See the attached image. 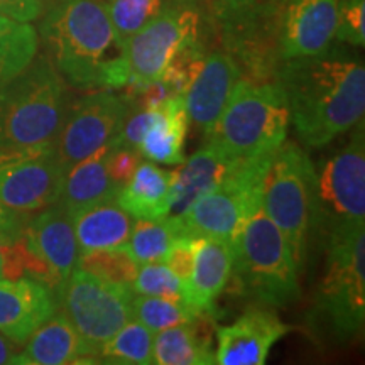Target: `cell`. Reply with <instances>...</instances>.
<instances>
[{
    "mask_svg": "<svg viewBox=\"0 0 365 365\" xmlns=\"http://www.w3.org/2000/svg\"><path fill=\"white\" fill-rule=\"evenodd\" d=\"M212 27L244 78L274 81L281 66L279 0H210Z\"/></svg>",
    "mask_w": 365,
    "mask_h": 365,
    "instance_id": "8",
    "label": "cell"
},
{
    "mask_svg": "<svg viewBox=\"0 0 365 365\" xmlns=\"http://www.w3.org/2000/svg\"><path fill=\"white\" fill-rule=\"evenodd\" d=\"M12 364L21 365H66L98 364L78 331L65 314L54 313L29 339L24 350L16 355Z\"/></svg>",
    "mask_w": 365,
    "mask_h": 365,
    "instance_id": "21",
    "label": "cell"
},
{
    "mask_svg": "<svg viewBox=\"0 0 365 365\" xmlns=\"http://www.w3.org/2000/svg\"><path fill=\"white\" fill-rule=\"evenodd\" d=\"M76 267L83 269V271L97 277H102V279L129 286L135 279L137 269H139L125 245L124 247L95 250V252L80 255Z\"/></svg>",
    "mask_w": 365,
    "mask_h": 365,
    "instance_id": "33",
    "label": "cell"
},
{
    "mask_svg": "<svg viewBox=\"0 0 365 365\" xmlns=\"http://www.w3.org/2000/svg\"><path fill=\"white\" fill-rule=\"evenodd\" d=\"M274 153L240 159L220 185L175 217L185 237L232 240L262 202V185Z\"/></svg>",
    "mask_w": 365,
    "mask_h": 365,
    "instance_id": "9",
    "label": "cell"
},
{
    "mask_svg": "<svg viewBox=\"0 0 365 365\" xmlns=\"http://www.w3.org/2000/svg\"><path fill=\"white\" fill-rule=\"evenodd\" d=\"M154 333L139 322H127L100 349V362L149 365L153 362Z\"/></svg>",
    "mask_w": 365,
    "mask_h": 365,
    "instance_id": "30",
    "label": "cell"
},
{
    "mask_svg": "<svg viewBox=\"0 0 365 365\" xmlns=\"http://www.w3.org/2000/svg\"><path fill=\"white\" fill-rule=\"evenodd\" d=\"M335 41L354 48L365 44V0H336Z\"/></svg>",
    "mask_w": 365,
    "mask_h": 365,
    "instance_id": "36",
    "label": "cell"
},
{
    "mask_svg": "<svg viewBox=\"0 0 365 365\" xmlns=\"http://www.w3.org/2000/svg\"><path fill=\"white\" fill-rule=\"evenodd\" d=\"M323 279L308 313L314 335L336 344L357 340L365 323V225L327 237Z\"/></svg>",
    "mask_w": 365,
    "mask_h": 365,
    "instance_id": "3",
    "label": "cell"
},
{
    "mask_svg": "<svg viewBox=\"0 0 365 365\" xmlns=\"http://www.w3.org/2000/svg\"><path fill=\"white\" fill-rule=\"evenodd\" d=\"M48 59L78 90L124 88L129 83L124 44L103 0H58L41 24Z\"/></svg>",
    "mask_w": 365,
    "mask_h": 365,
    "instance_id": "2",
    "label": "cell"
},
{
    "mask_svg": "<svg viewBox=\"0 0 365 365\" xmlns=\"http://www.w3.org/2000/svg\"><path fill=\"white\" fill-rule=\"evenodd\" d=\"M56 294L63 314L100 362L105 341L132 319V287L75 267Z\"/></svg>",
    "mask_w": 365,
    "mask_h": 365,
    "instance_id": "11",
    "label": "cell"
},
{
    "mask_svg": "<svg viewBox=\"0 0 365 365\" xmlns=\"http://www.w3.org/2000/svg\"><path fill=\"white\" fill-rule=\"evenodd\" d=\"M207 39H196L185 44L168 63L163 71L161 80L170 86L173 95H185L190 88L191 81L202 70L205 58H207Z\"/></svg>",
    "mask_w": 365,
    "mask_h": 365,
    "instance_id": "35",
    "label": "cell"
},
{
    "mask_svg": "<svg viewBox=\"0 0 365 365\" xmlns=\"http://www.w3.org/2000/svg\"><path fill=\"white\" fill-rule=\"evenodd\" d=\"M140 161H143V156L137 149L112 144L107 153V170L118 188L129 182Z\"/></svg>",
    "mask_w": 365,
    "mask_h": 365,
    "instance_id": "40",
    "label": "cell"
},
{
    "mask_svg": "<svg viewBox=\"0 0 365 365\" xmlns=\"http://www.w3.org/2000/svg\"><path fill=\"white\" fill-rule=\"evenodd\" d=\"M359 225H365L364 120L354 127L349 143L317 168L314 182L313 228L322 230L325 240Z\"/></svg>",
    "mask_w": 365,
    "mask_h": 365,
    "instance_id": "10",
    "label": "cell"
},
{
    "mask_svg": "<svg viewBox=\"0 0 365 365\" xmlns=\"http://www.w3.org/2000/svg\"><path fill=\"white\" fill-rule=\"evenodd\" d=\"M317 168L303 148L282 143L274 150L262 185L261 208L284 235L303 271L314 220Z\"/></svg>",
    "mask_w": 365,
    "mask_h": 365,
    "instance_id": "7",
    "label": "cell"
},
{
    "mask_svg": "<svg viewBox=\"0 0 365 365\" xmlns=\"http://www.w3.org/2000/svg\"><path fill=\"white\" fill-rule=\"evenodd\" d=\"M289 129V107L277 81L240 78L235 90L207 134V144L227 156L245 159L274 153Z\"/></svg>",
    "mask_w": 365,
    "mask_h": 365,
    "instance_id": "6",
    "label": "cell"
},
{
    "mask_svg": "<svg viewBox=\"0 0 365 365\" xmlns=\"http://www.w3.org/2000/svg\"><path fill=\"white\" fill-rule=\"evenodd\" d=\"M279 2H281V4H282V2H284V0H279Z\"/></svg>",
    "mask_w": 365,
    "mask_h": 365,
    "instance_id": "44",
    "label": "cell"
},
{
    "mask_svg": "<svg viewBox=\"0 0 365 365\" xmlns=\"http://www.w3.org/2000/svg\"><path fill=\"white\" fill-rule=\"evenodd\" d=\"M188 0H103L117 38L122 44L164 11Z\"/></svg>",
    "mask_w": 365,
    "mask_h": 365,
    "instance_id": "31",
    "label": "cell"
},
{
    "mask_svg": "<svg viewBox=\"0 0 365 365\" xmlns=\"http://www.w3.org/2000/svg\"><path fill=\"white\" fill-rule=\"evenodd\" d=\"M240 78V66L225 49L207 54L202 70L182 95L188 118L205 135L217 124Z\"/></svg>",
    "mask_w": 365,
    "mask_h": 365,
    "instance_id": "18",
    "label": "cell"
},
{
    "mask_svg": "<svg viewBox=\"0 0 365 365\" xmlns=\"http://www.w3.org/2000/svg\"><path fill=\"white\" fill-rule=\"evenodd\" d=\"M239 161L240 159L227 156L212 144H205L190 159H185L181 168L173 171L175 185L170 215L178 217L185 213L195 202L220 185Z\"/></svg>",
    "mask_w": 365,
    "mask_h": 365,
    "instance_id": "22",
    "label": "cell"
},
{
    "mask_svg": "<svg viewBox=\"0 0 365 365\" xmlns=\"http://www.w3.org/2000/svg\"><path fill=\"white\" fill-rule=\"evenodd\" d=\"M63 175L54 144L0 148V203L19 213L58 202Z\"/></svg>",
    "mask_w": 365,
    "mask_h": 365,
    "instance_id": "14",
    "label": "cell"
},
{
    "mask_svg": "<svg viewBox=\"0 0 365 365\" xmlns=\"http://www.w3.org/2000/svg\"><path fill=\"white\" fill-rule=\"evenodd\" d=\"M22 213L14 212V210L7 208L6 205L0 203V230L9 232V234L21 235L22 234Z\"/></svg>",
    "mask_w": 365,
    "mask_h": 365,
    "instance_id": "42",
    "label": "cell"
},
{
    "mask_svg": "<svg viewBox=\"0 0 365 365\" xmlns=\"http://www.w3.org/2000/svg\"><path fill=\"white\" fill-rule=\"evenodd\" d=\"M130 287L137 294L159 296L178 303H186V284L161 261L140 264Z\"/></svg>",
    "mask_w": 365,
    "mask_h": 365,
    "instance_id": "34",
    "label": "cell"
},
{
    "mask_svg": "<svg viewBox=\"0 0 365 365\" xmlns=\"http://www.w3.org/2000/svg\"><path fill=\"white\" fill-rule=\"evenodd\" d=\"M129 113L125 95L93 91L71 103L65 124L54 140V150L66 175L75 164L117 140Z\"/></svg>",
    "mask_w": 365,
    "mask_h": 365,
    "instance_id": "13",
    "label": "cell"
},
{
    "mask_svg": "<svg viewBox=\"0 0 365 365\" xmlns=\"http://www.w3.org/2000/svg\"><path fill=\"white\" fill-rule=\"evenodd\" d=\"M71 222L80 255H83L95 250L124 247L129 242L135 218L127 213L117 200H112L81 210L71 217Z\"/></svg>",
    "mask_w": 365,
    "mask_h": 365,
    "instance_id": "26",
    "label": "cell"
},
{
    "mask_svg": "<svg viewBox=\"0 0 365 365\" xmlns=\"http://www.w3.org/2000/svg\"><path fill=\"white\" fill-rule=\"evenodd\" d=\"M21 239L27 276L58 293L80 257L71 217L58 203L49 205L22 228Z\"/></svg>",
    "mask_w": 365,
    "mask_h": 365,
    "instance_id": "15",
    "label": "cell"
},
{
    "mask_svg": "<svg viewBox=\"0 0 365 365\" xmlns=\"http://www.w3.org/2000/svg\"><path fill=\"white\" fill-rule=\"evenodd\" d=\"M182 235L180 225L175 217L168 215L154 220L139 218L132 227L129 242L125 249L129 250L130 257L139 264L161 261L163 255L168 252L170 245Z\"/></svg>",
    "mask_w": 365,
    "mask_h": 365,
    "instance_id": "29",
    "label": "cell"
},
{
    "mask_svg": "<svg viewBox=\"0 0 365 365\" xmlns=\"http://www.w3.org/2000/svg\"><path fill=\"white\" fill-rule=\"evenodd\" d=\"M291 330L276 313L250 308L232 325L217 328L215 364L262 365L274 345Z\"/></svg>",
    "mask_w": 365,
    "mask_h": 365,
    "instance_id": "17",
    "label": "cell"
},
{
    "mask_svg": "<svg viewBox=\"0 0 365 365\" xmlns=\"http://www.w3.org/2000/svg\"><path fill=\"white\" fill-rule=\"evenodd\" d=\"M196 257V237H180L163 255L161 262L166 264L180 279L188 284L191 279V272L195 267Z\"/></svg>",
    "mask_w": 365,
    "mask_h": 365,
    "instance_id": "39",
    "label": "cell"
},
{
    "mask_svg": "<svg viewBox=\"0 0 365 365\" xmlns=\"http://www.w3.org/2000/svg\"><path fill=\"white\" fill-rule=\"evenodd\" d=\"M212 19L202 0H188L164 11L125 41L127 85H144L161 78L171 58L182 46L207 39Z\"/></svg>",
    "mask_w": 365,
    "mask_h": 365,
    "instance_id": "12",
    "label": "cell"
},
{
    "mask_svg": "<svg viewBox=\"0 0 365 365\" xmlns=\"http://www.w3.org/2000/svg\"><path fill=\"white\" fill-rule=\"evenodd\" d=\"M41 12V0H0V16L11 17L14 21H36Z\"/></svg>",
    "mask_w": 365,
    "mask_h": 365,
    "instance_id": "41",
    "label": "cell"
},
{
    "mask_svg": "<svg viewBox=\"0 0 365 365\" xmlns=\"http://www.w3.org/2000/svg\"><path fill=\"white\" fill-rule=\"evenodd\" d=\"M24 274L26 259L21 235L0 230V281L19 279Z\"/></svg>",
    "mask_w": 365,
    "mask_h": 365,
    "instance_id": "38",
    "label": "cell"
},
{
    "mask_svg": "<svg viewBox=\"0 0 365 365\" xmlns=\"http://www.w3.org/2000/svg\"><path fill=\"white\" fill-rule=\"evenodd\" d=\"M39 36L31 22L0 16V86L16 78L38 54Z\"/></svg>",
    "mask_w": 365,
    "mask_h": 365,
    "instance_id": "28",
    "label": "cell"
},
{
    "mask_svg": "<svg viewBox=\"0 0 365 365\" xmlns=\"http://www.w3.org/2000/svg\"><path fill=\"white\" fill-rule=\"evenodd\" d=\"M210 318L208 313H202L188 323L158 331L153 336V362L158 365L215 364Z\"/></svg>",
    "mask_w": 365,
    "mask_h": 365,
    "instance_id": "24",
    "label": "cell"
},
{
    "mask_svg": "<svg viewBox=\"0 0 365 365\" xmlns=\"http://www.w3.org/2000/svg\"><path fill=\"white\" fill-rule=\"evenodd\" d=\"M232 277L237 293L254 303L284 308L301 296L299 269L282 232L262 208L232 239Z\"/></svg>",
    "mask_w": 365,
    "mask_h": 365,
    "instance_id": "5",
    "label": "cell"
},
{
    "mask_svg": "<svg viewBox=\"0 0 365 365\" xmlns=\"http://www.w3.org/2000/svg\"><path fill=\"white\" fill-rule=\"evenodd\" d=\"M188 112L182 95H175L159 107L154 125L143 137L137 150L153 163L181 164L185 161V137L188 132Z\"/></svg>",
    "mask_w": 365,
    "mask_h": 365,
    "instance_id": "27",
    "label": "cell"
},
{
    "mask_svg": "<svg viewBox=\"0 0 365 365\" xmlns=\"http://www.w3.org/2000/svg\"><path fill=\"white\" fill-rule=\"evenodd\" d=\"M159 115L158 110H148V108L137 107V105L129 103V113H127L124 125H122L120 134L113 145H120V148H139L143 137L148 134V130L154 125Z\"/></svg>",
    "mask_w": 365,
    "mask_h": 365,
    "instance_id": "37",
    "label": "cell"
},
{
    "mask_svg": "<svg viewBox=\"0 0 365 365\" xmlns=\"http://www.w3.org/2000/svg\"><path fill=\"white\" fill-rule=\"evenodd\" d=\"M73 100L48 58H34L0 86V148L54 144Z\"/></svg>",
    "mask_w": 365,
    "mask_h": 365,
    "instance_id": "4",
    "label": "cell"
},
{
    "mask_svg": "<svg viewBox=\"0 0 365 365\" xmlns=\"http://www.w3.org/2000/svg\"><path fill=\"white\" fill-rule=\"evenodd\" d=\"M335 31L336 0H284L277 38L281 63L328 51Z\"/></svg>",
    "mask_w": 365,
    "mask_h": 365,
    "instance_id": "16",
    "label": "cell"
},
{
    "mask_svg": "<svg viewBox=\"0 0 365 365\" xmlns=\"http://www.w3.org/2000/svg\"><path fill=\"white\" fill-rule=\"evenodd\" d=\"M202 314L186 303H178L159 296L139 294L132 299V318L153 333L182 325Z\"/></svg>",
    "mask_w": 365,
    "mask_h": 365,
    "instance_id": "32",
    "label": "cell"
},
{
    "mask_svg": "<svg viewBox=\"0 0 365 365\" xmlns=\"http://www.w3.org/2000/svg\"><path fill=\"white\" fill-rule=\"evenodd\" d=\"M16 355L12 354V346L9 344L6 336L0 333V365L2 364H12V360Z\"/></svg>",
    "mask_w": 365,
    "mask_h": 365,
    "instance_id": "43",
    "label": "cell"
},
{
    "mask_svg": "<svg viewBox=\"0 0 365 365\" xmlns=\"http://www.w3.org/2000/svg\"><path fill=\"white\" fill-rule=\"evenodd\" d=\"M284 90L301 143L323 148L364 120L365 66L345 48L282 61L276 80Z\"/></svg>",
    "mask_w": 365,
    "mask_h": 365,
    "instance_id": "1",
    "label": "cell"
},
{
    "mask_svg": "<svg viewBox=\"0 0 365 365\" xmlns=\"http://www.w3.org/2000/svg\"><path fill=\"white\" fill-rule=\"evenodd\" d=\"M175 173L164 171L154 163H143L117 195V203L135 220L168 217L173 203Z\"/></svg>",
    "mask_w": 365,
    "mask_h": 365,
    "instance_id": "25",
    "label": "cell"
},
{
    "mask_svg": "<svg viewBox=\"0 0 365 365\" xmlns=\"http://www.w3.org/2000/svg\"><path fill=\"white\" fill-rule=\"evenodd\" d=\"M56 313L53 291L33 277L0 281V333L22 345Z\"/></svg>",
    "mask_w": 365,
    "mask_h": 365,
    "instance_id": "19",
    "label": "cell"
},
{
    "mask_svg": "<svg viewBox=\"0 0 365 365\" xmlns=\"http://www.w3.org/2000/svg\"><path fill=\"white\" fill-rule=\"evenodd\" d=\"M232 264V240L196 237L195 267L186 284V304L200 313H212L217 298L230 282Z\"/></svg>",
    "mask_w": 365,
    "mask_h": 365,
    "instance_id": "20",
    "label": "cell"
},
{
    "mask_svg": "<svg viewBox=\"0 0 365 365\" xmlns=\"http://www.w3.org/2000/svg\"><path fill=\"white\" fill-rule=\"evenodd\" d=\"M110 148L112 144L98 149L65 175L56 203L70 217L98 203L117 200L120 188L107 170V153Z\"/></svg>",
    "mask_w": 365,
    "mask_h": 365,
    "instance_id": "23",
    "label": "cell"
}]
</instances>
